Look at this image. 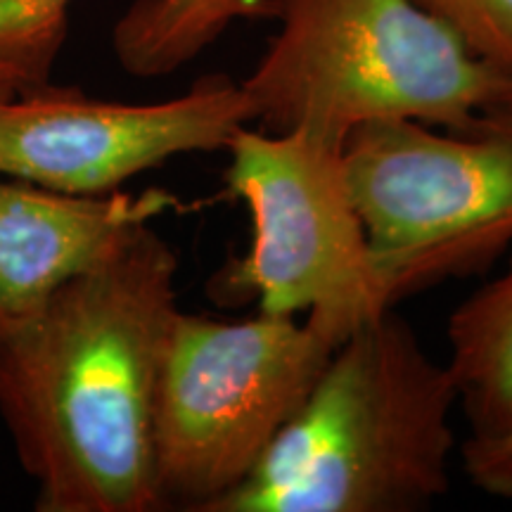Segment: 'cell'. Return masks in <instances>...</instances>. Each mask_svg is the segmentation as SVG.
<instances>
[{
	"instance_id": "6da1fadb",
	"label": "cell",
	"mask_w": 512,
	"mask_h": 512,
	"mask_svg": "<svg viewBox=\"0 0 512 512\" xmlns=\"http://www.w3.org/2000/svg\"><path fill=\"white\" fill-rule=\"evenodd\" d=\"M178 256L152 223L0 328V415L43 512L162 510L155 415Z\"/></svg>"
},
{
	"instance_id": "7a4b0ae2",
	"label": "cell",
	"mask_w": 512,
	"mask_h": 512,
	"mask_svg": "<svg viewBox=\"0 0 512 512\" xmlns=\"http://www.w3.org/2000/svg\"><path fill=\"white\" fill-rule=\"evenodd\" d=\"M456 384L394 309L351 330L259 467L211 512H413L451 486Z\"/></svg>"
},
{
	"instance_id": "3957f363",
	"label": "cell",
	"mask_w": 512,
	"mask_h": 512,
	"mask_svg": "<svg viewBox=\"0 0 512 512\" xmlns=\"http://www.w3.org/2000/svg\"><path fill=\"white\" fill-rule=\"evenodd\" d=\"M271 17L278 31L240 81L264 131L337 145L384 119L465 131L510 81L415 0H271Z\"/></svg>"
},
{
	"instance_id": "277c9868",
	"label": "cell",
	"mask_w": 512,
	"mask_h": 512,
	"mask_svg": "<svg viewBox=\"0 0 512 512\" xmlns=\"http://www.w3.org/2000/svg\"><path fill=\"white\" fill-rule=\"evenodd\" d=\"M342 342L313 318L219 320L178 311L155 415L166 505L211 512L259 467Z\"/></svg>"
},
{
	"instance_id": "5b68a950",
	"label": "cell",
	"mask_w": 512,
	"mask_h": 512,
	"mask_svg": "<svg viewBox=\"0 0 512 512\" xmlns=\"http://www.w3.org/2000/svg\"><path fill=\"white\" fill-rule=\"evenodd\" d=\"M226 152L223 181L249 211L252 242L211 278V299L313 318L339 339L394 309L351 197L342 145L242 126Z\"/></svg>"
},
{
	"instance_id": "8992f818",
	"label": "cell",
	"mask_w": 512,
	"mask_h": 512,
	"mask_svg": "<svg viewBox=\"0 0 512 512\" xmlns=\"http://www.w3.org/2000/svg\"><path fill=\"white\" fill-rule=\"evenodd\" d=\"M342 162L392 304L512 249V119L370 121L344 138Z\"/></svg>"
},
{
	"instance_id": "52a82bcc",
	"label": "cell",
	"mask_w": 512,
	"mask_h": 512,
	"mask_svg": "<svg viewBox=\"0 0 512 512\" xmlns=\"http://www.w3.org/2000/svg\"><path fill=\"white\" fill-rule=\"evenodd\" d=\"M252 112L240 81L204 74L171 100L110 102L53 83L0 105V174L105 195L190 152L226 150Z\"/></svg>"
},
{
	"instance_id": "ba28073f",
	"label": "cell",
	"mask_w": 512,
	"mask_h": 512,
	"mask_svg": "<svg viewBox=\"0 0 512 512\" xmlns=\"http://www.w3.org/2000/svg\"><path fill=\"white\" fill-rule=\"evenodd\" d=\"M176 204L159 188L76 195L0 174V328L34 316L121 235Z\"/></svg>"
},
{
	"instance_id": "9c48e42d",
	"label": "cell",
	"mask_w": 512,
	"mask_h": 512,
	"mask_svg": "<svg viewBox=\"0 0 512 512\" xmlns=\"http://www.w3.org/2000/svg\"><path fill=\"white\" fill-rule=\"evenodd\" d=\"M508 268L448 318V375L470 437L512 430V249Z\"/></svg>"
},
{
	"instance_id": "30bf717a",
	"label": "cell",
	"mask_w": 512,
	"mask_h": 512,
	"mask_svg": "<svg viewBox=\"0 0 512 512\" xmlns=\"http://www.w3.org/2000/svg\"><path fill=\"white\" fill-rule=\"evenodd\" d=\"M271 17V0H133L112 29L121 69L140 79L174 74L240 19Z\"/></svg>"
},
{
	"instance_id": "8fae6325",
	"label": "cell",
	"mask_w": 512,
	"mask_h": 512,
	"mask_svg": "<svg viewBox=\"0 0 512 512\" xmlns=\"http://www.w3.org/2000/svg\"><path fill=\"white\" fill-rule=\"evenodd\" d=\"M74 0H0V93H29L50 83L69 31Z\"/></svg>"
},
{
	"instance_id": "7c38bea8",
	"label": "cell",
	"mask_w": 512,
	"mask_h": 512,
	"mask_svg": "<svg viewBox=\"0 0 512 512\" xmlns=\"http://www.w3.org/2000/svg\"><path fill=\"white\" fill-rule=\"evenodd\" d=\"M477 60L512 79V0H415Z\"/></svg>"
},
{
	"instance_id": "4fadbf2b",
	"label": "cell",
	"mask_w": 512,
	"mask_h": 512,
	"mask_svg": "<svg viewBox=\"0 0 512 512\" xmlns=\"http://www.w3.org/2000/svg\"><path fill=\"white\" fill-rule=\"evenodd\" d=\"M460 463L472 486L496 498H512V430L491 439L467 437Z\"/></svg>"
},
{
	"instance_id": "5bb4252c",
	"label": "cell",
	"mask_w": 512,
	"mask_h": 512,
	"mask_svg": "<svg viewBox=\"0 0 512 512\" xmlns=\"http://www.w3.org/2000/svg\"><path fill=\"white\" fill-rule=\"evenodd\" d=\"M486 114H496V117L512 119V79L508 81V86H505V91H503V95H501V100L496 102L494 110H489Z\"/></svg>"
},
{
	"instance_id": "9a60e30c",
	"label": "cell",
	"mask_w": 512,
	"mask_h": 512,
	"mask_svg": "<svg viewBox=\"0 0 512 512\" xmlns=\"http://www.w3.org/2000/svg\"><path fill=\"white\" fill-rule=\"evenodd\" d=\"M8 100H12L10 95H5V93H0V105H3V102H8Z\"/></svg>"
}]
</instances>
